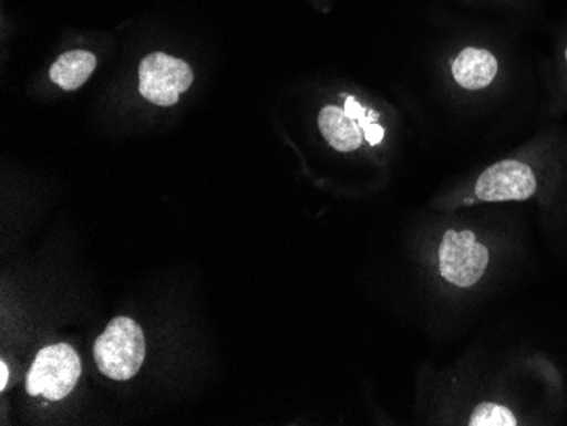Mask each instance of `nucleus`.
<instances>
[{"instance_id": "obj_1", "label": "nucleus", "mask_w": 567, "mask_h": 426, "mask_svg": "<svg viewBox=\"0 0 567 426\" xmlns=\"http://www.w3.org/2000/svg\"><path fill=\"white\" fill-rule=\"evenodd\" d=\"M145 352L143 330L126 316L114 318L94 343L95 364L113 381L135 377L145 361Z\"/></svg>"}, {"instance_id": "obj_2", "label": "nucleus", "mask_w": 567, "mask_h": 426, "mask_svg": "<svg viewBox=\"0 0 567 426\" xmlns=\"http://www.w3.org/2000/svg\"><path fill=\"white\" fill-rule=\"evenodd\" d=\"M82 374L79 354L66 343L44 346L38 352L30 374L25 380V389L30 396H43L50 401H60L72 393Z\"/></svg>"}, {"instance_id": "obj_3", "label": "nucleus", "mask_w": 567, "mask_h": 426, "mask_svg": "<svg viewBox=\"0 0 567 426\" xmlns=\"http://www.w3.org/2000/svg\"><path fill=\"white\" fill-rule=\"evenodd\" d=\"M193 81L190 66L175 56L152 53L140 63V94L157 106H174Z\"/></svg>"}, {"instance_id": "obj_4", "label": "nucleus", "mask_w": 567, "mask_h": 426, "mask_svg": "<svg viewBox=\"0 0 567 426\" xmlns=\"http://www.w3.org/2000/svg\"><path fill=\"white\" fill-rule=\"evenodd\" d=\"M439 262L445 281L458 288H471L483 278L489 253L473 231H447L439 250Z\"/></svg>"}, {"instance_id": "obj_5", "label": "nucleus", "mask_w": 567, "mask_h": 426, "mask_svg": "<svg viewBox=\"0 0 567 426\" xmlns=\"http://www.w3.org/2000/svg\"><path fill=\"white\" fill-rule=\"evenodd\" d=\"M537 189V175L530 165L520 160H503L481 174L474 193L484 202H506L530 199Z\"/></svg>"}, {"instance_id": "obj_6", "label": "nucleus", "mask_w": 567, "mask_h": 426, "mask_svg": "<svg viewBox=\"0 0 567 426\" xmlns=\"http://www.w3.org/2000/svg\"><path fill=\"white\" fill-rule=\"evenodd\" d=\"M498 60L481 48H466L452 63V73L461 87L480 91L487 87L498 75Z\"/></svg>"}, {"instance_id": "obj_7", "label": "nucleus", "mask_w": 567, "mask_h": 426, "mask_svg": "<svg viewBox=\"0 0 567 426\" xmlns=\"http://www.w3.org/2000/svg\"><path fill=\"white\" fill-rule=\"evenodd\" d=\"M320 132L323 138L333 146L337 152H353L364 142V132L359 126V121L350 120L346 110L337 106H327L321 110Z\"/></svg>"}, {"instance_id": "obj_8", "label": "nucleus", "mask_w": 567, "mask_h": 426, "mask_svg": "<svg viewBox=\"0 0 567 426\" xmlns=\"http://www.w3.org/2000/svg\"><path fill=\"white\" fill-rule=\"evenodd\" d=\"M97 65V60L92 53L84 50L65 53L51 65L50 77L59 87L65 91H75L82 87L91 77Z\"/></svg>"}, {"instance_id": "obj_9", "label": "nucleus", "mask_w": 567, "mask_h": 426, "mask_svg": "<svg viewBox=\"0 0 567 426\" xmlns=\"http://www.w3.org/2000/svg\"><path fill=\"white\" fill-rule=\"evenodd\" d=\"M471 426H515L517 418L513 416L505 406L495 405V403H483L474 409L471 416Z\"/></svg>"}, {"instance_id": "obj_10", "label": "nucleus", "mask_w": 567, "mask_h": 426, "mask_svg": "<svg viewBox=\"0 0 567 426\" xmlns=\"http://www.w3.org/2000/svg\"><path fill=\"white\" fill-rule=\"evenodd\" d=\"M343 110H346L347 116H349L350 120L355 121H359L360 117H364L365 113H368V110H364V107L357 103L353 95H349V97L346 98V107H343Z\"/></svg>"}, {"instance_id": "obj_11", "label": "nucleus", "mask_w": 567, "mask_h": 426, "mask_svg": "<svg viewBox=\"0 0 567 426\" xmlns=\"http://www.w3.org/2000/svg\"><path fill=\"white\" fill-rule=\"evenodd\" d=\"M364 138L368 139L369 145H379L384 138V128L379 126L378 123L369 124L368 128L364 129Z\"/></svg>"}, {"instance_id": "obj_12", "label": "nucleus", "mask_w": 567, "mask_h": 426, "mask_svg": "<svg viewBox=\"0 0 567 426\" xmlns=\"http://www.w3.org/2000/svg\"><path fill=\"white\" fill-rule=\"evenodd\" d=\"M379 114L375 113V111H369L365 113L364 117H360L359 120V126L362 128V132H364L365 128H368L369 124L378 123Z\"/></svg>"}, {"instance_id": "obj_13", "label": "nucleus", "mask_w": 567, "mask_h": 426, "mask_svg": "<svg viewBox=\"0 0 567 426\" xmlns=\"http://www.w3.org/2000/svg\"><path fill=\"white\" fill-rule=\"evenodd\" d=\"M9 383V368L6 362H0V389L4 391Z\"/></svg>"}, {"instance_id": "obj_14", "label": "nucleus", "mask_w": 567, "mask_h": 426, "mask_svg": "<svg viewBox=\"0 0 567 426\" xmlns=\"http://www.w3.org/2000/svg\"><path fill=\"white\" fill-rule=\"evenodd\" d=\"M564 56H566V62H567V48H566V52H564Z\"/></svg>"}]
</instances>
